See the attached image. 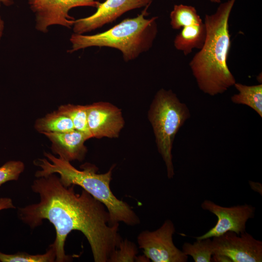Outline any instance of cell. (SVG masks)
I'll list each match as a JSON object with an SVG mask.
<instances>
[{"mask_svg":"<svg viewBox=\"0 0 262 262\" xmlns=\"http://www.w3.org/2000/svg\"><path fill=\"white\" fill-rule=\"evenodd\" d=\"M87 123L92 138H115L118 137L125 121L120 109L99 101L87 105Z\"/></svg>","mask_w":262,"mask_h":262,"instance_id":"obj_11","label":"cell"},{"mask_svg":"<svg viewBox=\"0 0 262 262\" xmlns=\"http://www.w3.org/2000/svg\"><path fill=\"white\" fill-rule=\"evenodd\" d=\"M201 207L215 215L217 220L208 231L195 237L196 240L219 236L228 231L239 235L246 231V223L254 218L256 211L254 206L247 204L224 207L208 199L201 203Z\"/></svg>","mask_w":262,"mask_h":262,"instance_id":"obj_8","label":"cell"},{"mask_svg":"<svg viewBox=\"0 0 262 262\" xmlns=\"http://www.w3.org/2000/svg\"><path fill=\"white\" fill-rule=\"evenodd\" d=\"M51 143V148L53 153L59 157L71 162L82 161L87 149L84 142L91 138L87 134L74 130L66 132H44Z\"/></svg>","mask_w":262,"mask_h":262,"instance_id":"obj_12","label":"cell"},{"mask_svg":"<svg viewBox=\"0 0 262 262\" xmlns=\"http://www.w3.org/2000/svg\"><path fill=\"white\" fill-rule=\"evenodd\" d=\"M100 2L97 0H28L31 10L35 15V29L43 33L48 28L59 25L71 28L75 18L69 15L74 7L89 6L97 8Z\"/></svg>","mask_w":262,"mask_h":262,"instance_id":"obj_7","label":"cell"},{"mask_svg":"<svg viewBox=\"0 0 262 262\" xmlns=\"http://www.w3.org/2000/svg\"><path fill=\"white\" fill-rule=\"evenodd\" d=\"M0 1L6 6H9L13 3L12 0H0Z\"/></svg>","mask_w":262,"mask_h":262,"instance_id":"obj_24","label":"cell"},{"mask_svg":"<svg viewBox=\"0 0 262 262\" xmlns=\"http://www.w3.org/2000/svg\"><path fill=\"white\" fill-rule=\"evenodd\" d=\"M204 22L181 28L174 40V46L185 55L191 53L194 49H200L206 38Z\"/></svg>","mask_w":262,"mask_h":262,"instance_id":"obj_13","label":"cell"},{"mask_svg":"<svg viewBox=\"0 0 262 262\" xmlns=\"http://www.w3.org/2000/svg\"><path fill=\"white\" fill-rule=\"evenodd\" d=\"M15 208L16 207L11 198L9 197L0 198V211L5 209Z\"/></svg>","mask_w":262,"mask_h":262,"instance_id":"obj_22","label":"cell"},{"mask_svg":"<svg viewBox=\"0 0 262 262\" xmlns=\"http://www.w3.org/2000/svg\"><path fill=\"white\" fill-rule=\"evenodd\" d=\"M236 0L221 3L214 13L205 16V40L189 64L199 89L211 96L224 93L236 82L227 64L231 44L229 21Z\"/></svg>","mask_w":262,"mask_h":262,"instance_id":"obj_2","label":"cell"},{"mask_svg":"<svg viewBox=\"0 0 262 262\" xmlns=\"http://www.w3.org/2000/svg\"><path fill=\"white\" fill-rule=\"evenodd\" d=\"M56 259V249L53 243L42 254L31 255L27 252H18L13 254H7L0 252V262H53Z\"/></svg>","mask_w":262,"mask_h":262,"instance_id":"obj_19","label":"cell"},{"mask_svg":"<svg viewBox=\"0 0 262 262\" xmlns=\"http://www.w3.org/2000/svg\"><path fill=\"white\" fill-rule=\"evenodd\" d=\"M249 184L253 191L258 193L261 196L262 195V185L261 183L249 180Z\"/></svg>","mask_w":262,"mask_h":262,"instance_id":"obj_23","label":"cell"},{"mask_svg":"<svg viewBox=\"0 0 262 262\" xmlns=\"http://www.w3.org/2000/svg\"><path fill=\"white\" fill-rule=\"evenodd\" d=\"M148 7L137 16L126 18L105 32L93 35L73 33L70 38L72 47L68 52L91 47H106L120 50L126 62L136 59L152 47L158 33V17H145L149 15Z\"/></svg>","mask_w":262,"mask_h":262,"instance_id":"obj_4","label":"cell"},{"mask_svg":"<svg viewBox=\"0 0 262 262\" xmlns=\"http://www.w3.org/2000/svg\"><path fill=\"white\" fill-rule=\"evenodd\" d=\"M211 2L215 3H221V0H209Z\"/></svg>","mask_w":262,"mask_h":262,"instance_id":"obj_26","label":"cell"},{"mask_svg":"<svg viewBox=\"0 0 262 262\" xmlns=\"http://www.w3.org/2000/svg\"><path fill=\"white\" fill-rule=\"evenodd\" d=\"M58 111L70 118L76 130L92 138L88 127L87 105H62L58 108Z\"/></svg>","mask_w":262,"mask_h":262,"instance_id":"obj_18","label":"cell"},{"mask_svg":"<svg viewBox=\"0 0 262 262\" xmlns=\"http://www.w3.org/2000/svg\"><path fill=\"white\" fill-rule=\"evenodd\" d=\"M238 93L231 97V101L236 104L246 105L262 117V84L247 85L236 82L233 85Z\"/></svg>","mask_w":262,"mask_h":262,"instance_id":"obj_14","label":"cell"},{"mask_svg":"<svg viewBox=\"0 0 262 262\" xmlns=\"http://www.w3.org/2000/svg\"><path fill=\"white\" fill-rule=\"evenodd\" d=\"M74 186H64L56 174L37 178L31 188L38 194L39 201L19 208L18 217L32 229L41 225L43 220L54 226L56 262L71 260L65 253V245L67 235L74 230L86 238L95 262H108L121 241L119 224L111 225L105 206L83 189L76 193Z\"/></svg>","mask_w":262,"mask_h":262,"instance_id":"obj_1","label":"cell"},{"mask_svg":"<svg viewBox=\"0 0 262 262\" xmlns=\"http://www.w3.org/2000/svg\"><path fill=\"white\" fill-rule=\"evenodd\" d=\"M175 226L169 219L166 220L155 230H145L137 237L140 248L144 256L153 262H186L188 256L177 248L174 244L173 235Z\"/></svg>","mask_w":262,"mask_h":262,"instance_id":"obj_6","label":"cell"},{"mask_svg":"<svg viewBox=\"0 0 262 262\" xmlns=\"http://www.w3.org/2000/svg\"><path fill=\"white\" fill-rule=\"evenodd\" d=\"M182 251L195 262H211L213 254L212 240L209 238L196 240L193 244L185 242L182 246Z\"/></svg>","mask_w":262,"mask_h":262,"instance_id":"obj_17","label":"cell"},{"mask_svg":"<svg viewBox=\"0 0 262 262\" xmlns=\"http://www.w3.org/2000/svg\"><path fill=\"white\" fill-rule=\"evenodd\" d=\"M34 128L41 133L66 132L75 130L70 118L58 110L37 119L35 122Z\"/></svg>","mask_w":262,"mask_h":262,"instance_id":"obj_15","label":"cell"},{"mask_svg":"<svg viewBox=\"0 0 262 262\" xmlns=\"http://www.w3.org/2000/svg\"><path fill=\"white\" fill-rule=\"evenodd\" d=\"M213 254L223 255L231 262H262V241L246 231L239 235L228 231L213 237Z\"/></svg>","mask_w":262,"mask_h":262,"instance_id":"obj_9","label":"cell"},{"mask_svg":"<svg viewBox=\"0 0 262 262\" xmlns=\"http://www.w3.org/2000/svg\"><path fill=\"white\" fill-rule=\"evenodd\" d=\"M137 249L135 245L127 239L120 241L117 248L111 255L108 262H134Z\"/></svg>","mask_w":262,"mask_h":262,"instance_id":"obj_20","label":"cell"},{"mask_svg":"<svg viewBox=\"0 0 262 262\" xmlns=\"http://www.w3.org/2000/svg\"><path fill=\"white\" fill-rule=\"evenodd\" d=\"M0 3L1 2L0 1ZM4 22L0 16V31H3L4 29Z\"/></svg>","mask_w":262,"mask_h":262,"instance_id":"obj_25","label":"cell"},{"mask_svg":"<svg viewBox=\"0 0 262 262\" xmlns=\"http://www.w3.org/2000/svg\"><path fill=\"white\" fill-rule=\"evenodd\" d=\"M3 31H0V42L2 35Z\"/></svg>","mask_w":262,"mask_h":262,"instance_id":"obj_27","label":"cell"},{"mask_svg":"<svg viewBox=\"0 0 262 262\" xmlns=\"http://www.w3.org/2000/svg\"><path fill=\"white\" fill-rule=\"evenodd\" d=\"M170 19V25L174 30L203 22L195 7L182 4L174 5Z\"/></svg>","mask_w":262,"mask_h":262,"instance_id":"obj_16","label":"cell"},{"mask_svg":"<svg viewBox=\"0 0 262 262\" xmlns=\"http://www.w3.org/2000/svg\"><path fill=\"white\" fill-rule=\"evenodd\" d=\"M190 116L186 104L181 102L171 90L160 89L150 105L148 118L169 179L175 175L172 154L174 141L180 128Z\"/></svg>","mask_w":262,"mask_h":262,"instance_id":"obj_5","label":"cell"},{"mask_svg":"<svg viewBox=\"0 0 262 262\" xmlns=\"http://www.w3.org/2000/svg\"><path fill=\"white\" fill-rule=\"evenodd\" d=\"M44 156L47 159H38L33 162L41 168L35 173L36 178L57 174L64 186L74 185L81 187L105 206L109 213L111 225L120 222L129 226L139 223V217L131 206L118 199L110 189L114 166H111L105 173L98 174V169L94 164L85 163L81 166L82 170H79L70 162L56 157L49 152H44Z\"/></svg>","mask_w":262,"mask_h":262,"instance_id":"obj_3","label":"cell"},{"mask_svg":"<svg viewBox=\"0 0 262 262\" xmlns=\"http://www.w3.org/2000/svg\"><path fill=\"white\" fill-rule=\"evenodd\" d=\"M152 0H106L99 3L96 12L86 17L75 20L74 33L83 34L113 22L126 12L149 6Z\"/></svg>","mask_w":262,"mask_h":262,"instance_id":"obj_10","label":"cell"},{"mask_svg":"<svg viewBox=\"0 0 262 262\" xmlns=\"http://www.w3.org/2000/svg\"><path fill=\"white\" fill-rule=\"evenodd\" d=\"M25 165L20 161H10L0 167V186L11 180H17L24 171Z\"/></svg>","mask_w":262,"mask_h":262,"instance_id":"obj_21","label":"cell"}]
</instances>
